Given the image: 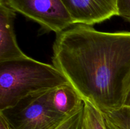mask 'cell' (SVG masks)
Here are the masks:
<instances>
[{
  "label": "cell",
  "mask_w": 130,
  "mask_h": 129,
  "mask_svg": "<svg viewBox=\"0 0 130 129\" xmlns=\"http://www.w3.org/2000/svg\"><path fill=\"white\" fill-rule=\"evenodd\" d=\"M52 62L83 101L102 113L124 105L130 92V32L75 24L57 34Z\"/></svg>",
  "instance_id": "1"
},
{
  "label": "cell",
  "mask_w": 130,
  "mask_h": 129,
  "mask_svg": "<svg viewBox=\"0 0 130 129\" xmlns=\"http://www.w3.org/2000/svg\"><path fill=\"white\" fill-rule=\"evenodd\" d=\"M69 83L54 64L29 56L0 62V110L14 106L27 96Z\"/></svg>",
  "instance_id": "2"
},
{
  "label": "cell",
  "mask_w": 130,
  "mask_h": 129,
  "mask_svg": "<svg viewBox=\"0 0 130 129\" xmlns=\"http://www.w3.org/2000/svg\"><path fill=\"white\" fill-rule=\"evenodd\" d=\"M49 91L27 96L14 106L0 110V118L9 129H56L70 116L52 108Z\"/></svg>",
  "instance_id": "3"
},
{
  "label": "cell",
  "mask_w": 130,
  "mask_h": 129,
  "mask_svg": "<svg viewBox=\"0 0 130 129\" xmlns=\"http://www.w3.org/2000/svg\"><path fill=\"white\" fill-rule=\"evenodd\" d=\"M10 6L39 24L46 32L58 34L75 25L62 0H6Z\"/></svg>",
  "instance_id": "4"
},
{
  "label": "cell",
  "mask_w": 130,
  "mask_h": 129,
  "mask_svg": "<svg viewBox=\"0 0 130 129\" xmlns=\"http://www.w3.org/2000/svg\"><path fill=\"white\" fill-rule=\"evenodd\" d=\"M74 24L91 25L118 16L117 0H62Z\"/></svg>",
  "instance_id": "5"
},
{
  "label": "cell",
  "mask_w": 130,
  "mask_h": 129,
  "mask_svg": "<svg viewBox=\"0 0 130 129\" xmlns=\"http://www.w3.org/2000/svg\"><path fill=\"white\" fill-rule=\"evenodd\" d=\"M16 11L6 0H0V62L27 58L17 41L14 30Z\"/></svg>",
  "instance_id": "6"
},
{
  "label": "cell",
  "mask_w": 130,
  "mask_h": 129,
  "mask_svg": "<svg viewBox=\"0 0 130 129\" xmlns=\"http://www.w3.org/2000/svg\"><path fill=\"white\" fill-rule=\"evenodd\" d=\"M48 96L52 108L67 116L82 110L85 105V101L71 83L51 90Z\"/></svg>",
  "instance_id": "7"
},
{
  "label": "cell",
  "mask_w": 130,
  "mask_h": 129,
  "mask_svg": "<svg viewBox=\"0 0 130 129\" xmlns=\"http://www.w3.org/2000/svg\"><path fill=\"white\" fill-rule=\"evenodd\" d=\"M79 129H106L102 113L87 101H85Z\"/></svg>",
  "instance_id": "8"
},
{
  "label": "cell",
  "mask_w": 130,
  "mask_h": 129,
  "mask_svg": "<svg viewBox=\"0 0 130 129\" xmlns=\"http://www.w3.org/2000/svg\"><path fill=\"white\" fill-rule=\"evenodd\" d=\"M104 118L120 129H130V106L102 113Z\"/></svg>",
  "instance_id": "9"
},
{
  "label": "cell",
  "mask_w": 130,
  "mask_h": 129,
  "mask_svg": "<svg viewBox=\"0 0 130 129\" xmlns=\"http://www.w3.org/2000/svg\"><path fill=\"white\" fill-rule=\"evenodd\" d=\"M83 108L67 118L56 129H79L82 121Z\"/></svg>",
  "instance_id": "10"
},
{
  "label": "cell",
  "mask_w": 130,
  "mask_h": 129,
  "mask_svg": "<svg viewBox=\"0 0 130 129\" xmlns=\"http://www.w3.org/2000/svg\"><path fill=\"white\" fill-rule=\"evenodd\" d=\"M118 16L130 24V0H117Z\"/></svg>",
  "instance_id": "11"
},
{
  "label": "cell",
  "mask_w": 130,
  "mask_h": 129,
  "mask_svg": "<svg viewBox=\"0 0 130 129\" xmlns=\"http://www.w3.org/2000/svg\"><path fill=\"white\" fill-rule=\"evenodd\" d=\"M105 126H106V129H120L118 127H117L116 126L114 125V124L112 123L111 122H110L109 121H108L105 118Z\"/></svg>",
  "instance_id": "12"
},
{
  "label": "cell",
  "mask_w": 130,
  "mask_h": 129,
  "mask_svg": "<svg viewBox=\"0 0 130 129\" xmlns=\"http://www.w3.org/2000/svg\"><path fill=\"white\" fill-rule=\"evenodd\" d=\"M0 129H9L6 123L1 118H0Z\"/></svg>",
  "instance_id": "13"
},
{
  "label": "cell",
  "mask_w": 130,
  "mask_h": 129,
  "mask_svg": "<svg viewBox=\"0 0 130 129\" xmlns=\"http://www.w3.org/2000/svg\"><path fill=\"white\" fill-rule=\"evenodd\" d=\"M124 106H130V92H129V94H128V96H127L125 102H124Z\"/></svg>",
  "instance_id": "14"
}]
</instances>
